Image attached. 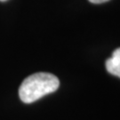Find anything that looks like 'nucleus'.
Wrapping results in <instances>:
<instances>
[{"mask_svg": "<svg viewBox=\"0 0 120 120\" xmlns=\"http://www.w3.org/2000/svg\"><path fill=\"white\" fill-rule=\"evenodd\" d=\"M0 1H2V2H4V1H6V0H0Z\"/></svg>", "mask_w": 120, "mask_h": 120, "instance_id": "20e7f679", "label": "nucleus"}, {"mask_svg": "<svg viewBox=\"0 0 120 120\" xmlns=\"http://www.w3.org/2000/svg\"><path fill=\"white\" fill-rule=\"evenodd\" d=\"M91 3L93 4H102V3H105V2H108L109 0H89Z\"/></svg>", "mask_w": 120, "mask_h": 120, "instance_id": "7ed1b4c3", "label": "nucleus"}, {"mask_svg": "<svg viewBox=\"0 0 120 120\" xmlns=\"http://www.w3.org/2000/svg\"><path fill=\"white\" fill-rule=\"evenodd\" d=\"M59 86L60 80L53 74L35 73L23 80L19 88V96L24 103H32L55 92Z\"/></svg>", "mask_w": 120, "mask_h": 120, "instance_id": "f257e3e1", "label": "nucleus"}, {"mask_svg": "<svg viewBox=\"0 0 120 120\" xmlns=\"http://www.w3.org/2000/svg\"><path fill=\"white\" fill-rule=\"evenodd\" d=\"M106 69L108 72L120 77V48L116 49L111 57L106 60Z\"/></svg>", "mask_w": 120, "mask_h": 120, "instance_id": "f03ea898", "label": "nucleus"}]
</instances>
